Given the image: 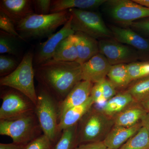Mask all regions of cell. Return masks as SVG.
Segmentation results:
<instances>
[{"label":"cell","instance_id":"11","mask_svg":"<svg viewBox=\"0 0 149 149\" xmlns=\"http://www.w3.org/2000/svg\"><path fill=\"white\" fill-rule=\"evenodd\" d=\"M75 32L71 26V16L68 21L61 29L54 33L44 42L38 46L34 55L33 64L35 66L42 64L52 58L56 49L63 40L70 35H73Z\"/></svg>","mask_w":149,"mask_h":149},{"label":"cell","instance_id":"28","mask_svg":"<svg viewBox=\"0 0 149 149\" xmlns=\"http://www.w3.org/2000/svg\"><path fill=\"white\" fill-rule=\"evenodd\" d=\"M131 81L139 80L149 76V62H135L126 64Z\"/></svg>","mask_w":149,"mask_h":149},{"label":"cell","instance_id":"34","mask_svg":"<svg viewBox=\"0 0 149 149\" xmlns=\"http://www.w3.org/2000/svg\"><path fill=\"white\" fill-rule=\"evenodd\" d=\"M128 26L138 33L149 36V17L134 22Z\"/></svg>","mask_w":149,"mask_h":149},{"label":"cell","instance_id":"18","mask_svg":"<svg viewBox=\"0 0 149 149\" xmlns=\"http://www.w3.org/2000/svg\"><path fill=\"white\" fill-rule=\"evenodd\" d=\"M135 102H136L133 97L126 91L116 94L104 103L102 104V107L93 106L107 116L114 119L123 111Z\"/></svg>","mask_w":149,"mask_h":149},{"label":"cell","instance_id":"6","mask_svg":"<svg viewBox=\"0 0 149 149\" xmlns=\"http://www.w3.org/2000/svg\"><path fill=\"white\" fill-rule=\"evenodd\" d=\"M43 134L35 113L10 120H0V134L24 146Z\"/></svg>","mask_w":149,"mask_h":149},{"label":"cell","instance_id":"21","mask_svg":"<svg viewBox=\"0 0 149 149\" xmlns=\"http://www.w3.org/2000/svg\"><path fill=\"white\" fill-rule=\"evenodd\" d=\"M147 112L139 102H135L116 116L114 118L115 126L129 128L141 122Z\"/></svg>","mask_w":149,"mask_h":149},{"label":"cell","instance_id":"41","mask_svg":"<svg viewBox=\"0 0 149 149\" xmlns=\"http://www.w3.org/2000/svg\"><path fill=\"white\" fill-rule=\"evenodd\" d=\"M107 149H111L108 148H107Z\"/></svg>","mask_w":149,"mask_h":149},{"label":"cell","instance_id":"22","mask_svg":"<svg viewBox=\"0 0 149 149\" xmlns=\"http://www.w3.org/2000/svg\"><path fill=\"white\" fill-rule=\"evenodd\" d=\"M74 35H70L60 43L52 59L58 61H77L78 55Z\"/></svg>","mask_w":149,"mask_h":149},{"label":"cell","instance_id":"23","mask_svg":"<svg viewBox=\"0 0 149 149\" xmlns=\"http://www.w3.org/2000/svg\"><path fill=\"white\" fill-rule=\"evenodd\" d=\"M107 76L116 88H125L132 82L125 64L111 65Z\"/></svg>","mask_w":149,"mask_h":149},{"label":"cell","instance_id":"37","mask_svg":"<svg viewBox=\"0 0 149 149\" xmlns=\"http://www.w3.org/2000/svg\"><path fill=\"white\" fill-rule=\"evenodd\" d=\"M22 146H19L11 143H0V149H22Z\"/></svg>","mask_w":149,"mask_h":149},{"label":"cell","instance_id":"12","mask_svg":"<svg viewBox=\"0 0 149 149\" xmlns=\"http://www.w3.org/2000/svg\"><path fill=\"white\" fill-rule=\"evenodd\" d=\"M94 83L82 80L77 83L65 98L58 102L59 121L68 109L85 102L91 97Z\"/></svg>","mask_w":149,"mask_h":149},{"label":"cell","instance_id":"38","mask_svg":"<svg viewBox=\"0 0 149 149\" xmlns=\"http://www.w3.org/2000/svg\"><path fill=\"white\" fill-rule=\"evenodd\" d=\"M142 126L146 129L149 136V113H147L142 118L141 121Z\"/></svg>","mask_w":149,"mask_h":149},{"label":"cell","instance_id":"25","mask_svg":"<svg viewBox=\"0 0 149 149\" xmlns=\"http://www.w3.org/2000/svg\"><path fill=\"white\" fill-rule=\"evenodd\" d=\"M77 124L62 131L58 140L54 145L53 149H74L77 146Z\"/></svg>","mask_w":149,"mask_h":149},{"label":"cell","instance_id":"20","mask_svg":"<svg viewBox=\"0 0 149 149\" xmlns=\"http://www.w3.org/2000/svg\"><path fill=\"white\" fill-rule=\"evenodd\" d=\"M105 0H52L50 13H57L70 9L89 10L102 5Z\"/></svg>","mask_w":149,"mask_h":149},{"label":"cell","instance_id":"16","mask_svg":"<svg viewBox=\"0 0 149 149\" xmlns=\"http://www.w3.org/2000/svg\"><path fill=\"white\" fill-rule=\"evenodd\" d=\"M74 35L78 63L81 65L100 53L96 39L81 32H75Z\"/></svg>","mask_w":149,"mask_h":149},{"label":"cell","instance_id":"7","mask_svg":"<svg viewBox=\"0 0 149 149\" xmlns=\"http://www.w3.org/2000/svg\"><path fill=\"white\" fill-rule=\"evenodd\" d=\"M71 15V26L74 32H81L97 39H107L112 34L97 13L77 9L68 10Z\"/></svg>","mask_w":149,"mask_h":149},{"label":"cell","instance_id":"14","mask_svg":"<svg viewBox=\"0 0 149 149\" xmlns=\"http://www.w3.org/2000/svg\"><path fill=\"white\" fill-rule=\"evenodd\" d=\"M0 12L9 18L15 26L27 16L35 13L31 0H1Z\"/></svg>","mask_w":149,"mask_h":149},{"label":"cell","instance_id":"27","mask_svg":"<svg viewBox=\"0 0 149 149\" xmlns=\"http://www.w3.org/2000/svg\"><path fill=\"white\" fill-rule=\"evenodd\" d=\"M127 91L136 102H141L149 96V76L138 80Z\"/></svg>","mask_w":149,"mask_h":149},{"label":"cell","instance_id":"1","mask_svg":"<svg viewBox=\"0 0 149 149\" xmlns=\"http://www.w3.org/2000/svg\"><path fill=\"white\" fill-rule=\"evenodd\" d=\"M35 77L58 102L63 100L77 83L83 80L81 65L77 62L53 59L34 67Z\"/></svg>","mask_w":149,"mask_h":149},{"label":"cell","instance_id":"15","mask_svg":"<svg viewBox=\"0 0 149 149\" xmlns=\"http://www.w3.org/2000/svg\"><path fill=\"white\" fill-rule=\"evenodd\" d=\"M117 42L131 46L140 52L149 53V41L133 29L111 26L110 28Z\"/></svg>","mask_w":149,"mask_h":149},{"label":"cell","instance_id":"35","mask_svg":"<svg viewBox=\"0 0 149 149\" xmlns=\"http://www.w3.org/2000/svg\"><path fill=\"white\" fill-rule=\"evenodd\" d=\"M91 97L94 101V104L101 105L104 103L101 87L99 82L95 83L93 85Z\"/></svg>","mask_w":149,"mask_h":149},{"label":"cell","instance_id":"40","mask_svg":"<svg viewBox=\"0 0 149 149\" xmlns=\"http://www.w3.org/2000/svg\"><path fill=\"white\" fill-rule=\"evenodd\" d=\"M133 1L142 6L149 8V0H133Z\"/></svg>","mask_w":149,"mask_h":149},{"label":"cell","instance_id":"5","mask_svg":"<svg viewBox=\"0 0 149 149\" xmlns=\"http://www.w3.org/2000/svg\"><path fill=\"white\" fill-rule=\"evenodd\" d=\"M34 55L32 51L26 53L18 66L13 72L1 77L0 85L3 87L13 88L20 92L29 98L35 105L37 98L34 84Z\"/></svg>","mask_w":149,"mask_h":149},{"label":"cell","instance_id":"24","mask_svg":"<svg viewBox=\"0 0 149 149\" xmlns=\"http://www.w3.org/2000/svg\"><path fill=\"white\" fill-rule=\"evenodd\" d=\"M19 40L22 41L17 37L1 30L0 53L1 54H8L17 57L19 56L20 49L19 45Z\"/></svg>","mask_w":149,"mask_h":149},{"label":"cell","instance_id":"31","mask_svg":"<svg viewBox=\"0 0 149 149\" xmlns=\"http://www.w3.org/2000/svg\"><path fill=\"white\" fill-rule=\"evenodd\" d=\"M0 29L4 32L17 37L22 41L25 42L17 31L15 25L13 22L1 12H0Z\"/></svg>","mask_w":149,"mask_h":149},{"label":"cell","instance_id":"2","mask_svg":"<svg viewBox=\"0 0 149 149\" xmlns=\"http://www.w3.org/2000/svg\"><path fill=\"white\" fill-rule=\"evenodd\" d=\"M70 16L68 10L45 15L34 13L20 22L15 27L25 42L28 39L48 38L58 28L64 25Z\"/></svg>","mask_w":149,"mask_h":149},{"label":"cell","instance_id":"8","mask_svg":"<svg viewBox=\"0 0 149 149\" xmlns=\"http://www.w3.org/2000/svg\"><path fill=\"white\" fill-rule=\"evenodd\" d=\"M1 92L0 120H10L35 113V105L27 96L8 88Z\"/></svg>","mask_w":149,"mask_h":149},{"label":"cell","instance_id":"36","mask_svg":"<svg viewBox=\"0 0 149 149\" xmlns=\"http://www.w3.org/2000/svg\"><path fill=\"white\" fill-rule=\"evenodd\" d=\"M103 141L77 145L74 149H107Z\"/></svg>","mask_w":149,"mask_h":149},{"label":"cell","instance_id":"4","mask_svg":"<svg viewBox=\"0 0 149 149\" xmlns=\"http://www.w3.org/2000/svg\"><path fill=\"white\" fill-rule=\"evenodd\" d=\"M36 92L37 99L35 113L43 134L55 144L61 135L58 130V102L40 85Z\"/></svg>","mask_w":149,"mask_h":149},{"label":"cell","instance_id":"9","mask_svg":"<svg viewBox=\"0 0 149 149\" xmlns=\"http://www.w3.org/2000/svg\"><path fill=\"white\" fill-rule=\"evenodd\" d=\"M106 11L109 16L118 23L129 25L132 22L149 17V8L144 7L133 1H107Z\"/></svg>","mask_w":149,"mask_h":149},{"label":"cell","instance_id":"33","mask_svg":"<svg viewBox=\"0 0 149 149\" xmlns=\"http://www.w3.org/2000/svg\"><path fill=\"white\" fill-rule=\"evenodd\" d=\"M99 82L101 87L104 103L116 95V88L109 80L105 78Z\"/></svg>","mask_w":149,"mask_h":149},{"label":"cell","instance_id":"26","mask_svg":"<svg viewBox=\"0 0 149 149\" xmlns=\"http://www.w3.org/2000/svg\"><path fill=\"white\" fill-rule=\"evenodd\" d=\"M119 149H149V136L146 129L142 126Z\"/></svg>","mask_w":149,"mask_h":149},{"label":"cell","instance_id":"32","mask_svg":"<svg viewBox=\"0 0 149 149\" xmlns=\"http://www.w3.org/2000/svg\"><path fill=\"white\" fill-rule=\"evenodd\" d=\"M51 0H32V4L35 13L48 15L50 13Z\"/></svg>","mask_w":149,"mask_h":149},{"label":"cell","instance_id":"10","mask_svg":"<svg viewBox=\"0 0 149 149\" xmlns=\"http://www.w3.org/2000/svg\"><path fill=\"white\" fill-rule=\"evenodd\" d=\"M99 52L105 57L111 65L135 62L139 54L130 47L117 41L102 39L99 42Z\"/></svg>","mask_w":149,"mask_h":149},{"label":"cell","instance_id":"13","mask_svg":"<svg viewBox=\"0 0 149 149\" xmlns=\"http://www.w3.org/2000/svg\"><path fill=\"white\" fill-rule=\"evenodd\" d=\"M81 66L83 80L95 84L105 79L111 65L105 57L99 53Z\"/></svg>","mask_w":149,"mask_h":149},{"label":"cell","instance_id":"30","mask_svg":"<svg viewBox=\"0 0 149 149\" xmlns=\"http://www.w3.org/2000/svg\"><path fill=\"white\" fill-rule=\"evenodd\" d=\"M53 143L47 136L43 134L26 145L22 149H53Z\"/></svg>","mask_w":149,"mask_h":149},{"label":"cell","instance_id":"29","mask_svg":"<svg viewBox=\"0 0 149 149\" xmlns=\"http://www.w3.org/2000/svg\"><path fill=\"white\" fill-rule=\"evenodd\" d=\"M20 62L14 57L1 54L0 56V75L3 77L10 74L18 66Z\"/></svg>","mask_w":149,"mask_h":149},{"label":"cell","instance_id":"39","mask_svg":"<svg viewBox=\"0 0 149 149\" xmlns=\"http://www.w3.org/2000/svg\"><path fill=\"white\" fill-rule=\"evenodd\" d=\"M139 103L146 111L149 113V96L141 101Z\"/></svg>","mask_w":149,"mask_h":149},{"label":"cell","instance_id":"19","mask_svg":"<svg viewBox=\"0 0 149 149\" xmlns=\"http://www.w3.org/2000/svg\"><path fill=\"white\" fill-rule=\"evenodd\" d=\"M94 104V101L91 97L84 103L68 109L59 121V133L61 134L62 131L64 129L77 125L82 118L92 108Z\"/></svg>","mask_w":149,"mask_h":149},{"label":"cell","instance_id":"17","mask_svg":"<svg viewBox=\"0 0 149 149\" xmlns=\"http://www.w3.org/2000/svg\"><path fill=\"white\" fill-rule=\"evenodd\" d=\"M142 127L141 122L129 128L114 125L103 141L107 148L119 149Z\"/></svg>","mask_w":149,"mask_h":149},{"label":"cell","instance_id":"3","mask_svg":"<svg viewBox=\"0 0 149 149\" xmlns=\"http://www.w3.org/2000/svg\"><path fill=\"white\" fill-rule=\"evenodd\" d=\"M114 125V119L93 106L77 124V145L103 141Z\"/></svg>","mask_w":149,"mask_h":149}]
</instances>
